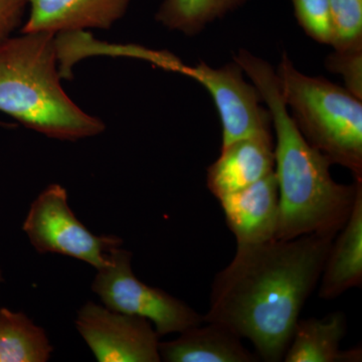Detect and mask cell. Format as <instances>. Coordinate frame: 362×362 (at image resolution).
I'll use <instances>...</instances> for the list:
<instances>
[{
    "label": "cell",
    "instance_id": "obj_18",
    "mask_svg": "<svg viewBox=\"0 0 362 362\" xmlns=\"http://www.w3.org/2000/svg\"><path fill=\"white\" fill-rule=\"evenodd\" d=\"M295 16L304 32L319 44L331 45L329 0H291Z\"/></svg>",
    "mask_w": 362,
    "mask_h": 362
},
{
    "label": "cell",
    "instance_id": "obj_14",
    "mask_svg": "<svg viewBox=\"0 0 362 362\" xmlns=\"http://www.w3.org/2000/svg\"><path fill=\"white\" fill-rule=\"evenodd\" d=\"M346 329V317L342 311L334 312L321 319L299 318L283 361H361V349H340Z\"/></svg>",
    "mask_w": 362,
    "mask_h": 362
},
{
    "label": "cell",
    "instance_id": "obj_3",
    "mask_svg": "<svg viewBox=\"0 0 362 362\" xmlns=\"http://www.w3.org/2000/svg\"><path fill=\"white\" fill-rule=\"evenodd\" d=\"M62 78L56 35L20 33L0 42V112L52 139L101 134L103 121L71 99Z\"/></svg>",
    "mask_w": 362,
    "mask_h": 362
},
{
    "label": "cell",
    "instance_id": "obj_6",
    "mask_svg": "<svg viewBox=\"0 0 362 362\" xmlns=\"http://www.w3.org/2000/svg\"><path fill=\"white\" fill-rule=\"evenodd\" d=\"M23 230L39 254L71 257L97 271L108 264L111 250L123 244L116 235L90 233L71 211L68 192L58 183L45 187L33 202Z\"/></svg>",
    "mask_w": 362,
    "mask_h": 362
},
{
    "label": "cell",
    "instance_id": "obj_1",
    "mask_svg": "<svg viewBox=\"0 0 362 362\" xmlns=\"http://www.w3.org/2000/svg\"><path fill=\"white\" fill-rule=\"evenodd\" d=\"M334 238L308 235L237 245L232 262L214 279L204 322L246 338L263 361H283Z\"/></svg>",
    "mask_w": 362,
    "mask_h": 362
},
{
    "label": "cell",
    "instance_id": "obj_8",
    "mask_svg": "<svg viewBox=\"0 0 362 362\" xmlns=\"http://www.w3.org/2000/svg\"><path fill=\"white\" fill-rule=\"evenodd\" d=\"M76 327L99 362H159V335L142 317L128 315L87 302Z\"/></svg>",
    "mask_w": 362,
    "mask_h": 362
},
{
    "label": "cell",
    "instance_id": "obj_17",
    "mask_svg": "<svg viewBox=\"0 0 362 362\" xmlns=\"http://www.w3.org/2000/svg\"><path fill=\"white\" fill-rule=\"evenodd\" d=\"M334 49L362 47V0H329Z\"/></svg>",
    "mask_w": 362,
    "mask_h": 362
},
{
    "label": "cell",
    "instance_id": "obj_7",
    "mask_svg": "<svg viewBox=\"0 0 362 362\" xmlns=\"http://www.w3.org/2000/svg\"><path fill=\"white\" fill-rule=\"evenodd\" d=\"M182 75L194 78L211 94L221 124V147L251 136L272 133V118L262 106L256 86L247 83L237 63L213 68L206 63L185 66Z\"/></svg>",
    "mask_w": 362,
    "mask_h": 362
},
{
    "label": "cell",
    "instance_id": "obj_11",
    "mask_svg": "<svg viewBox=\"0 0 362 362\" xmlns=\"http://www.w3.org/2000/svg\"><path fill=\"white\" fill-rule=\"evenodd\" d=\"M274 168L272 133L243 138L221 147L220 156L207 168L206 185L218 199L254 185Z\"/></svg>",
    "mask_w": 362,
    "mask_h": 362
},
{
    "label": "cell",
    "instance_id": "obj_19",
    "mask_svg": "<svg viewBox=\"0 0 362 362\" xmlns=\"http://www.w3.org/2000/svg\"><path fill=\"white\" fill-rule=\"evenodd\" d=\"M326 68L340 76L345 89L362 100V47L334 49L326 58Z\"/></svg>",
    "mask_w": 362,
    "mask_h": 362
},
{
    "label": "cell",
    "instance_id": "obj_16",
    "mask_svg": "<svg viewBox=\"0 0 362 362\" xmlns=\"http://www.w3.org/2000/svg\"><path fill=\"white\" fill-rule=\"evenodd\" d=\"M246 0H163L156 18L170 30L194 35Z\"/></svg>",
    "mask_w": 362,
    "mask_h": 362
},
{
    "label": "cell",
    "instance_id": "obj_12",
    "mask_svg": "<svg viewBox=\"0 0 362 362\" xmlns=\"http://www.w3.org/2000/svg\"><path fill=\"white\" fill-rule=\"evenodd\" d=\"M362 284V185L351 214L335 235L324 264L318 294L333 300Z\"/></svg>",
    "mask_w": 362,
    "mask_h": 362
},
{
    "label": "cell",
    "instance_id": "obj_2",
    "mask_svg": "<svg viewBox=\"0 0 362 362\" xmlns=\"http://www.w3.org/2000/svg\"><path fill=\"white\" fill-rule=\"evenodd\" d=\"M233 61L256 86L275 131V171L279 192L278 240L302 235L335 237L351 214L362 180L341 185L332 163L298 129L281 96L276 70L265 59L240 49Z\"/></svg>",
    "mask_w": 362,
    "mask_h": 362
},
{
    "label": "cell",
    "instance_id": "obj_15",
    "mask_svg": "<svg viewBox=\"0 0 362 362\" xmlns=\"http://www.w3.org/2000/svg\"><path fill=\"white\" fill-rule=\"evenodd\" d=\"M52 350L44 328L23 312L0 308V362H45Z\"/></svg>",
    "mask_w": 362,
    "mask_h": 362
},
{
    "label": "cell",
    "instance_id": "obj_5",
    "mask_svg": "<svg viewBox=\"0 0 362 362\" xmlns=\"http://www.w3.org/2000/svg\"><path fill=\"white\" fill-rule=\"evenodd\" d=\"M92 290L107 308L147 319L159 337L180 334L204 322V316L185 302L136 277L132 252L122 246L109 252L108 264L97 271Z\"/></svg>",
    "mask_w": 362,
    "mask_h": 362
},
{
    "label": "cell",
    "instance_id": "obj_9",
    "mask_svg": "<svg viewBox=\"0 0 362 362\" xmlns=\"http://www.w3.org/2000/svg\"><path fill=\"white\" fill-rule=\"evenodd\" d=\"M131 0H28L20 33L59 35L109 30L122 20Z\"/></svg>",
    "mask_w": 362,
    "mask_h": 362
},
{
    "label": "cell",
    "instance_id": "obj_21",
    "mask_svg": "<svg viewBox=\"0 0 362 362\" xmlns=\"http://www.w3.org/2000/svg\"><path fill=\"white\" fill-rule=\"evenodd\" d=\"M4 282V274H2L1 269H0V283Z\"/></svg>",
    "mask_w": 362,
    "mask_h": 362
},
{
    "label": "cell",
    "instance_id": "obj_13",
    "mask_svg": "<svg viewBox=\"0 0 362 362\" xmlns=\"http://www.w3.org/2000/svg\"><path fill=\"white\" fill-rule=\"evenodd\" d=\"M180 333L168 342H159L161 361L166 362H256L240 342L242 338L221 324L204 322Z\"/></svg>",
    "mask_w": 362,
    "mask_h": 362
},
{
    "label": "cell",
    "instance_id": "obj_10",
    "mask_svg": "<svg viewBox=\"0 0 362 362\" xmlns=\"http://www.w3.org/2000/svg\"><path fill=\"white\" fill-rule=\"evenodd\" d=\"M237 245L275 240L279 223V192L275 171L244 189L218 199Z\"/></svg>",
    "mask_w": 362,
    "mask_h": 362
},
{
    "label": "cell",
    "instance_id": "obj_20",
    "mask_svg": "<svg viewBox=\"0 0 362 362\" xmlns=\"http://www.w3.org/2000/svg\"><path fill=\"white\" fill-rule=\"evenodd\" d=\"M26 9L28 0H0V42L21 30Z\"/></svg>",
    "mask_w": 362,
    "mask_h": 362
},
{
    "label": "cell",
    "instance_id": "obj_4",
    "mask_svg": "<svg viewBox=\"0 0 362 362\" xmlns=\"http://www.w3.org/2000/svg\"><path fill=\"white\" fill-rule=\"evenodd\" d=\"M275 70L283 101L307 142L362 180V100L327 78L305 75L287 52Z\"/></svg>",
    "mask_w": 362,
    "mask_h": 362
}]
</instances>
